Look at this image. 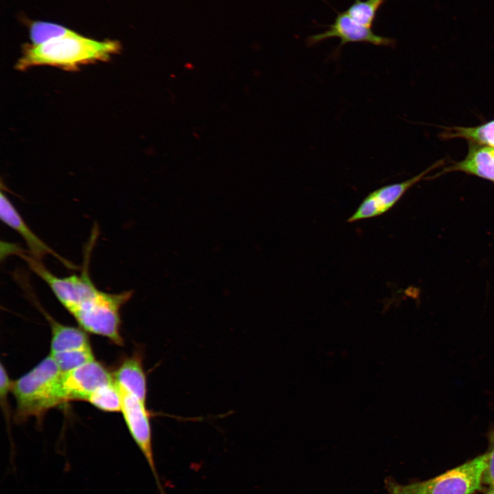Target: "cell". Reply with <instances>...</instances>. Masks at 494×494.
Wrapping results in <instances>:
<instances>
[{
    "label": "cell",
    "mask_w": 494,
    "mask_h": 494,
    "mask_svg": "<svg viewBox=\"0 0 494 494\" xmlns=\"http://www.w3.org/2000/svg\"><path fill=\"white\" fill-rule=\"evenodd\" d=\"M113 381V375L102 364L95 360L89 362L62 373L60 388L64 402L87 401L95 390Z\"/></svg>",
    "instance_id": "52a82bcc"
},
{
    "label": "cell",
    "mask_w": 494,
    "mask_h": 494,
    "mask_svg": "<svg viewBox=\"0 0 494 494\" xmlns=\"http://www.w3.org/2000/svg\"><path fill=\"white\" fill-rule=\"evenodd\" d=\"M119 390L121 396V412L128 431L144 456L154 478L160 494H166L162 486L155 462L150 424V412L147 408L146 403L141 401L132 394L119 389Z\"/></svg>",
    "instance_id": "5b68a950"
},
{
    "label": "cell",
    "mask_w": 494,
    "mask_h": 494,
    "mask_svg": "<svg viewBox=\"0 0 494 494\" xmlns=\"http://www.w3.org/2000/svg\"><path fill=\"white\" fill-rule=\"evenodd\" d=\"M488 449L486 455V467L483 473L482 483L494 486V424L486 433Z\"/></svg>",
    "instance_id": "ac0fdd59"
},
{
    "label": "cell",
    "mask_w": 494,
    "mask_h": 494,
    "mask_svg": "<svg viewBox=\"0 0 494 494\" xmlns=\"http://www.w3.org/2000/svg\"><path fill=\"white\" fill-rule=\"evenodd\" d=\"M113 375L119 390L132 394L146 403L147 379L143 357L139 352L122 361Z\"/></svg>",
    "instance_id": "8fae6325"
},
{
    "label": "cell",
    "mask_w": 494,
    "mask_h": 494,
    "mask_svg": "<svg viewBox=\"0 0 494 494\" xmlns=\"http://www.w3.org/2000/svg\"><path fill=\"white\" fill-rule=\"evenodd\" d=\"M386 0H355L345 12L357 23L371 28L377 11Z\"/></svg>",
    "instance_id": "9a60e30c"
},
{
    "label": "cell",
    "mask_w": 494,
    "mask_h": 494,
    "mask_svg": "<svg viewBox=\"0 0 494 494\" xmlns=\"http://www.w3.org/2000/svg\"><path fill=\"white\" fill-rule=\"evenodd\" d=\"M62 373L50 355L13 381L16 418H41L49 409L64 402L60 388Z\"/></svg>",
    "instance_id": "7a4b0ae2"
},
{
    "label": "cell",
    "mask_w": 494,
    "mask_h": 494,
    "mask_svg": "<svg viewBox=\"0 0 494 494\" xmlns=\"http://www.w3.org/2000/svg\"><path fill=\"white\" fill-rule=\"evenodd\" d=\"M329 27L323 32L309 36L307 45L313 46L333 37L340 39L339 49L349 43H367L377 46H392L395 43L392 38L377 35L371 28L357 23L345 12H338Z\"/></svg>",
    "instance_id": "ba28073f"
},
{
    "label": "cell",
    "mask_w": 494,
    "mask_h": 494,
    "mask_svg": "<svg viewBox=\"0 0 494 494\" xmlns=\"http://www.w3.org/2000/svg\"><path fill=\"white\" fill-rule=\"evenodd\" d=\"M451 172H464L494 183V148L469 142L466 156L438 174Z\"/></svg>",
    "instance_id": "30bf717a"
},
{
    "label": "cell",
    "mask_w": 494,
    "mask_h": 494,
    "mask_svg": "<svg viewBox=\"0 0 494 494\" xmlns=\"http://www.w3.org/2000/svg\"><path fill=\"white\" fill-rule=\"evenodd\" d=\"M0 217L4 224L14 229L23 237L29 248L30 254L35 259L40 260L46 255L50 254L59 259L67 268L72 269L74 267L72 263L55 252L30 228L2 191L0 196Z\"/></svg>",
    "instance_id": "9c48e42d"
},
{
    "label": "cell",
    "mask_w": 494,
    "mask_h": 494,
    "mask_svg": "<svg viewBox=\"0 0 494 494\" xmlns=\"http://www.w3.org/2000/svg\"><path fill=\"white\" fill-rule=\"evenodd\" d=\"M442 137L445 139H464L469 142L494 148V119L474 127L447 128Z\"/></svg>",
    "instance_id": "4fadbf2b"
},
{
    "label": "cell",
    "mask_w": 494,
    "mask_h": 494,
    "mask_svg": "<svg viewBox=\"0 0 494 494\" xmlns=\"http://www.w3.org/2000/svg\"><path fill=\"white\" fill-rule=\"evenodd\" d=\"M486 467L483 454L431 479L401 484L385 480L388 494H473L481 489Z\"/></svg>",
    "instance_id": "3957f363"
},
{
    "label": "cell",
    "mask_w": 494,
    "mask_h": 494,
    "mask_svg": "<svg viewBox=\"0 0 494 494\" xmlns=\"http://www.w3.org/2000/svg\"><path fill=\"white\" fill-rule=\"evenodd\" d=\"M120 49L116 40H97L74 32L41 44L26 45L16 67L25 70L36 66H53L75 71L82 64L108 60Z\"/></svg>",
    "instance_id": "6da1fadb"
},
{
    "label": "cell",
    "mask_w": 494,
    "mask_h": 494,
    "mask_svg": "<svg viewBox=\"0 0 494 494\" xmlns=\"http://www.w3.org/2000/svg\"><path fill=\"white\" fill-rule=\"evenodd\" d=\"M87 401L104 412H121V396L114 381L95 390Z\"/></svg>",
    "instance_id": "5bb4252c"
},
{
    "label": "cell",
    "mask_w": 494,
    "mask_h": 494,
    "mask_svg": "<svg viewBox=\"0 0 494 494\" xmlns=\"http://www.w3.org/2000/svg\"><path fill=\"white\" fill-rule=\"evenodd\" d=\"M132 294L131 291L113 294L101 290L71 315L85 331L104 336L121 345L123 339L120 333V311Z\"/></svg>",
    "instance_id": "277c9868"
},
{
    "label": "cell",
    "mask_w": 494,
    "mask_h": 494,
    "mask_svg": "<svg viewBox=\"0 0 494 494\" xmlns=\"http://www.w3.org/2000/svg\"><path fill=\"white\" fill-rule=\"evenodd\" d=\"M73 32L74 31L63 26L43 21L34 22L30 28L32 44L34 45L41 44Z\"/></svg>",
    "instance_id": "e0dca14e"
},
{
    "label": "cell",
    "mask_w": 494,
    "mask_h": 494,
    "mask_svg": "<svg viewBox=\"0 0 494 494\" xmlns=\"http://www.w3.org/2000/svg\"><path fill=\"white\" fill-rule=\"evenodd\" d=\"M440 165H443V161H438L409 179L387 185L371 191L363 199L356 210L348 217L346 222L353 223L380 216L387 213L411 187Z\"/></svg>",
    "instance_id": "8992f818"
},
{
    "label": "cell",
    "mask_w": 494,
    "mask_h": 494,
    "mask_svg": "<svg viewBox=\"0 0 494 494\" xmlns=\"http://www.w3.org/2000/svg\"><path fill=\"white\" fill-rule=\"evenodd\" d=\"M485 494H494V486H489Z\"/></svg>",
    "instance_id": "d6986e66"
},
{
    "label": "cell",
    "mask_w": 494,
    "mask_h": 494,
    "mask_svg": "<svg viewBox=\"0 0 494 494\" xmlns=\"http://www.w3.org/2000/svg\"><path fill=\"white\" fill-rule=\"evenodd\" d=\"M62 373L69 372L94 359L91 347L49 354Z\"/></svg>",
    "instance_id": "2e32d148"
},
{
    "label": "cell",
    "mask_w": 494,
    "mask_h": 494,
    "mask_svg": "<svg viewBox=\"0 0 494 494\" xmlns=\"http://www.w3.org/2000/svg\"><path fill=\"white\" fill-rule=\"evenodd\" d=\"M43 312L51 329V354L91 347L84 331L76 327L62 325L53 319L47 312Z\"/></svg>",
    "instance_id": "7c38bea8"
}]
</instances>
